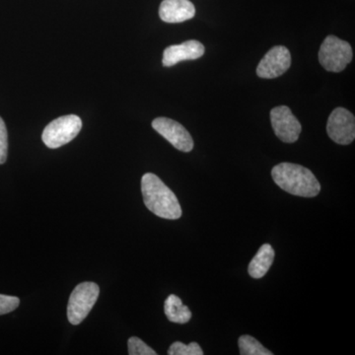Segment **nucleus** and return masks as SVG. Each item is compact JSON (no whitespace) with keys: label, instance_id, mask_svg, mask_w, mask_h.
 I'll list each match as a JSON object with an SVG mask.
<instances>
[{"label":"nucleus","instance_id":"obj_13","mask_svg":"<svg viewBox=\"0 0 355 355\" xmlns=\"http://www.w3.org/2000/svg\"><path fill=\"white\" fill-rule=\"evenodd\" d=\"M166 317L170 322L177 324H186L191 319V312L188 306H184L178 296H168L164 304Z\"/></svg>","mask_w":355,"mask_h":355},{"label":"nucleus","instance_id":"obj_10","mask_svg":"<svg viewBox=\"0 0 355 355\" xmlns=\"http://www.w3.org/2000/svg\"><path fill=\"white\" fill-rule=\"evenodd\" d=\"M205 46L196 40L184 42L181 44H173L163 53L162 64L166 67H171L184 60H198L205 55Z\"/></svg>","mask_w":355,"mask_h":355},{"label":"nucleus","instance_id":"obj_9","mask_svg":"<svg viewBox=\"0 0 355 355\" xmlns=\"http://www.w3.org/2000/svg\"><path fill=\"white\" fill-rule=\"evenodd\" d=\"M291 65V55L284 46H273L261 58L257 67V76L261 78L272 79L286 73Z\"/></svg>","mask_w":355,"mask_h":355},{"label":"nucleus","instance_id":"obj_15","mask_svg":"<svg viewBox=\"0 0 355 355\" xmlns=\"http://www.w3.org/2000/svg\"><path fill=\"white\" fill-rule=\"evenodd\" d=\"M169 355H203L202 347L197 343H191L186 345L183 343H173L168 350Z\"/></svg>","mask_w":355,"mask_h":355},{"label":"nucleus","instance_id":"obj_7","mask_svg":"<svg viewBox=\"0 0 355 355\" xmlns=\"http://www.w3.org/2000/svg\"><path fill=\"white\" fill-rule=\"evenodd\" d=\"M270 123L273 132L282 141L293 144L297 141L302 127L287 106L275 107L270 111Z\"/></svg>","mask_w":355,"mask_h":355},{"label":"nucleus","instance_id":"obj_3","mask_svg":"<svg viewBox=\"0 0 355 355\" xmlns=\"http://www.w3.org/2000/svg\"><path fill=\"white\" fill-rule=\"evenodd\" d=\"M81 128V119L76 114H67L49 123L44 130L42 139L49 148H58L76 139Z\"/></svg>","mask_w":355,"mask_h":355},{"label":"nucleus","instance_id":"obj_18","mask_svg":"<svg viewBox=\"0 0 355 355\" xmlns=\"http://www.w3.org/2000/svg\"><path fill=\"white\" fill-rule=\"evenodd\" d=\"M7 154H8V133H7L6 123L0 116V165L6 162Z\"/></svg>","mask_w":355,"mask_h":355},{"label":"nucleus","instance_id":"obj_4","mask_svg":"<svg viewBox=\"0 0 355 355\" xmlns=\"http://www.w3.org/2000/svg\"><path fill=\"white\" fill-rule=\"evenodd\" d=\"M99 294V286L95 282H86L78 284L72 291L67 305L69 323L74 326L83 323L94 307Z\"/></svg>","mask_w":355,"mask_h":355},{"label":"nucleus","instance_id":"obj_2","mask_svg":"<svg viewBox=\"0 0 355 355\" xmlns=\"http://www.w3.org/2000/svg\"><path fill=\"white\" fill-rule=\"evenodd\" d=\"M275 183L286 193L303 198L319 195L321 184L307 168L293 163H280L272 170Z\"/></svg>","mask_w":355,"mask_h":355},{"label":"nucleus","instance_id":"obj_8","mask_svg":"<svg viewBox=\"0 0 355 355\" xmlns=\"http://www.w3.org/2000/svg\"><path fill=\"white\" fill-rule=\"evenodd\" d=\"M153 128L178 150L183 153H191L193 150V137L178 121L168 118H157L153 121Z\"/></svg>","mask_w":355,"mask_h":355},{"label":"nucleus","instance_id":"obj_16","mask_svg":"<svg viewBox=\"0 0 355 355\" xmlns=\"http://www.w3.org/2000/svg\"><path fill=\"white\" fill-rule=\"evenodd\" d=\"M130 355H156L157 352L149 347L144 340L137 336H132L128 342Z\"/></svg>","mask_w":355,"mask_h":355},{"label":"nucleus","instance_id":"obj_1","mask_svg":"<svg viewBox=\"0 0 355 355\" xmlns=\"http://www.w3.org/2000/svg\"><path fill=\"white\" fill-rule=\"evenodd\" d=\"M141 191L144 205L155 216L172 220L182 216V207L176 195L155 174L144 175Z\"/></svg>","mask_w":355,"mask_h":355},{"label":"nucleus","instance_id":"obj_17","mask_svg":"<svg viewBox=\"0 0 355 355\" xmlns=\"http://www.w3.org/2000/svg\"><path fill=\"white\" fill-rule=\"evenodd\" d=\"M20 299L15 296L0 294V316L13 312L19 307Z\"/></svg>","mask_w":355,"mask_h":355},{"label":"nucleus","instance_id":"obj_6","mask_svg":"<svg viewBox=\"0 0 355 355\" xmlns=\"http://www.w3.org/2000/svg\"><path fill=\"white\" fill-rule=\"evenodd\" d=\"M330 139L340 146H349L355 139V119L349 110L336 108L331 112L327 123Z\"/></svg>","mask_w":355,"mask_h":355},{"label":"nucleus","instance_id":"obj_11","mask_svg":"<svg viewBox=\"0 0 355 355\" xmlns=\"http://www.w3.org/2000/svg\"><path fill=\"white\" fill-rule=\"evenodd\" d=\"M196 7L190 0H163L159 16L166 23H182L195 17Z\"/></svg>","mask_w":355,"mask_h":355},{"label":"nucleus","instance_id":"obj_14","mask_svg":"<svg viewBox=\"0 0 355 355\" xmlns=\"http://www.w3.org/2000/svg\"><path fill=\"white\" fill-rule=\"evenodd\" d=\"M241 355H272L259 340L251 336H241L238 340Z\"/></svg>","mask_w":355,"mask_h":355},{"label":"nucleus","instance_id":"obj_5","mask_svg":"<svg viewBox=\"0 0 355 355\" xmlns=\"http://www.w3.org/2000/svg\"><path fill=\"white\" fill-rule=\"evenodd\" d=\"M352 46L338 37H327L319 51V62L327 71L342 72L352 60Z\"/></svg>","mask_w":355,"mask_h":355},{"label":"nucleus","instance_id":"obj_12","mask_svg":"<svg viewBox=\"0 0 355 355\" xmlns=\"http://www.w3.org/2000/svg\"><path fill=\"white\" fill-rule=\"evenodd\" d=\"M273 260H275V250L270 244H263L249 263V268H248L249 275L253 279H261L270 270Z\"/></svg>","mask_w":355,"mask_h":355}]
</instances>
